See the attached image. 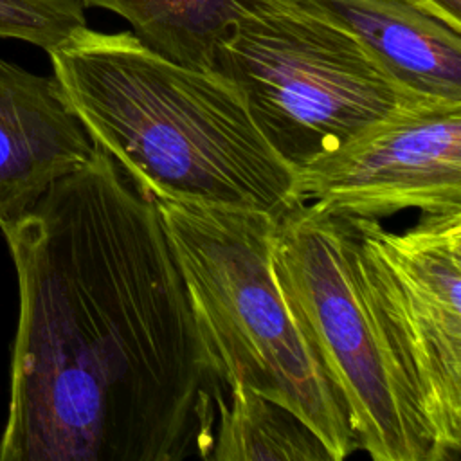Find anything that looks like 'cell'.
Returning <instances> with one entry per match:
<instances>
[{
    "label": "cell",
    "mask_w": 461,
    "mask_h": 461,
    "mask_svg": "<svg viewBox=\"0 0 461 461\" xmlns=\"http://www.w3.org/2000/svg\"><path fill=\"white\" fill-rule=\"evenodd\" d=\"M0 232L18 283L0 461L209 459L216 384L155 196L95 144Z\"/></svg>",
    "instance_id": "obj_1"
},
{
    "label": "cell",
    "mask_w": 461,
    "mask_h": 461,
    "mask_svg": "<svg viewBox=\"0 0 461 461\" xmlns=\"http://www.w3.org/2000/svg\"><path fill=\"white\" fill-rule=\"evenodd\" d=\"M94 144L155 198L261 211L301 205L297 171L225 77L178 65L133 32L83 27L49 52Z\"/></svg>",
    "instance_id": "obj_2"
},
{
    "label": "cell",
    "mask_w": 461,
    "mask_h": 461,
    "mask_svg": "<svg viewBox=\"0 0 461 461\" xmlns=\"http://www.w3.org/2000/svg\"><path fill=\"white\" fill-rule=\"evenodd\" d=\"M155 202L187 286L216 393L241 384L286 407L321 438L333 461L358 450L344 400L276 281L277 220L250 209Z\"/></svg>",
    "instance_id": "obj_3"
},
{
    "label": "cell",
    "mask_w": 461,
    "mask_h": 461,
    "mask_svg": "<svg viewBox=\"0 0 461 461\" xmlns=\"http://www.w3.org/2000/svg\"><path fill=\"white\" fill-rule=\"evenodd\" d=\"M272 265L286 306L375 461H438L405 337L351 218L301 203L276 221Z\"/></svg>",
    "instance_id": "obj_4"
},
{
    "label": "cell",
    "mask_w": 461,
    "mask_h": 461,
    "mask_svg": "<svg viewBox=\"0 0 461 461\" xmlns=\"http://www.w3.org/2000/svg\"><path fill=\"white\" fill-rule=\"evenodd\" d=\"M214 72L236 86L263 137L295 171L425 97L297 0H240Z\"/></svg>",
    "instance_id": "obj_5"
},
{
    "label": "cell",
    "mask_w": 461,
    "mask_h": 461,
    "mask_svg": "<svg viewBox=\"0 0 461 461\" xmlns=\"http://www.w3.org/2000/svg\"><path fill=\"white\" fill-rule=\"evenodd\" d=\"M297 194L342 218L461 211V101L418 97L297 171Z\"/></svg>",
    "instance_id": "obj_6"
},
{
    "label": "cell",
    "mask_w": 461,
    "mask_h": 461,
    "mask_svg": "<svg viewBox=\"0 0 461 461\" xmlns=\"http://www.w3.org/2000/svg\"><path fill=\"white\" fill-rule=\"evenodd\" d=\"M405 337L438 461L461 454V211L421 212L403 232L355 220Z\"/></svg>",
    "instance_id": "obj_7"
},
{
    "label": "cell",
    "mask_w": 461,
    "mask_h": 461,
    "mask_svg": "<svg viewBox=\"0 0 461 461\" xmlns=\"http://www.w3.org/2000/svg\"><path fill=\"white\" fill-rule=\"evenodd\" d=\"M94 149L54 76L0 59V223L31 209Z\"/></svg>",
    "instance_id": "obj_8"
},
{
    "label": "cell",
    "mask_w": 461,
    "mask_h": 461,
    "mask_svg": "<svg viewBox=\"0 0 461 461\" xmlns=\"http://www.w3.org/2000/svg\"><path fill=\"white\" fill-rule=\"evenodd\" d=\"M349 32L409 90L461 101V32L411 0H297Z\"/></svg>",
    "instance_id": "obj_9"
},
{
    "label": "cell",
    "mask_w": 461,
    "mask_h": 461,
    "mask_svg": "<svg viewBox=\"0 0 461 461\" xmlns=\"http://www.w3.org/2000/svg\"><path fill=\"white\" fill-rule=\"evenodd\" d=\"M214 403L209 461H333L301 418L241 384L214 394Z\"/></svg>",
    "instance_id": "obj_10"
},
{
    "label": "cell",
    "mask_w": 461,
    "mask_h": 461,
    "mask_svg": "<svg viewBox=\"0 0 461 461\" xmlns=\"http://www.w3.org/2000/svg\"><path fill=\"white\" fill-rule=\"evenodd\" d=\"M126 18L148 49L203 72H214L216 50L230 34L240 0H81Z\"/></svg>",
    "instance_id": "obj_11"
},
{
    "label": "cell",
    "mask_w": 461,
    "mask_h": 461,
    "mask_svg": "<svg viewBox=\"0 0 461 461\" xmlns=\"http://www.w3.org/2000/svg\"><path fill=\"white\" fill-rule=\"evenodd\" d=\"M81 0H0V38L50 50L86 27Z\"/></svg>",
    "instance_id": "obj_12"
},
{
    "label": "cell",
    "mask_w": 461,
    "mask_h": 461,
    "mask_svg": "<svg viewBox=\"0 0 461 461\" xmlns=\"http://www.w3.org/2000/svg\"><path fill=\"white\" fill-rule=\"evenodd\" d=\"M425 13L461 32V0H411Z\"/></svg>",
    "instance_id": "obj_13"
}]
</instances>
